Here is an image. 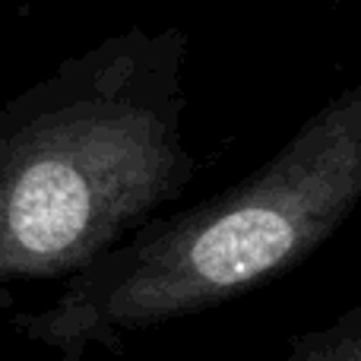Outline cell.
<instances>
[{
  "instance_id": "cell-1",
  "label": "cell",
  "mask_w": 361,
  "mask_h": 361,
  "mask_svg": "<svg viewBox=\"0 0 361 361\" xmlns=\"http://www.w3.org/2000/svg\"><path fill=\"white\" fill-rule=\"evenodd\" d=\"M187 51L178 25H130L6 102L4 279H73L190 187Z\"/></svg>"
},
{
  "instance_id": "cell-2",
  "label": "cell",
  "mask_w": 361,
  "mask_h": 361,
  "mask_svg": "<svg viewBox=\"0 0 361 361\" xmlns=\"http://www.w3.org/2000/svg\"><path fill=\"white\" fill-rule=\"evenodd\" d=\"M358 206L361 86H349L269 162L190 209L152 219L16 326L32 343L80 352L209 311L305 263Z\"/></svg>"
},
{
  "instance_id": "cell-3",
  "label": "cell",
  "mask_w": 361,
  "mask_h": 361,
  "mask_svg": "<svg viewBox=\"0 0 361 361\" xmlns=\"http://www.w3.org/2000/svg\"><path fill=\"white\" fill-rule=\"evenodd\" d=\"M269 361H361V301L326 326L292 336Z\"/></svg>"
}]
</instances>
